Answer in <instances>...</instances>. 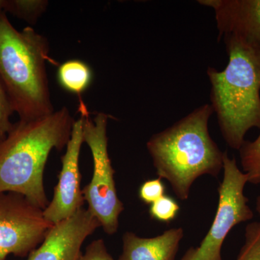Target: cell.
<instances>
[{"mask_svg": "<svg viewBox=\"0 0 260 260\" xmlns=\"http://www.w3.org/2000/svg\"><path fill=\"white\" fill-rule=\"evenodd\" d=\"M256 210L260 217V193L256 200Z\"/></svg>", "mask_w": 260, "mask_h": 260, "instance_id": "cell-20", "label": "cell"}, {"mask_svg": "<svg viewBox=\"0 0 260 260\" xmlns=\"http://www.w3.org/2000/svg\"><path fill=\"white\" fill-rule=\"evenodd\" d=\"M47 1L42 0H4L3 11L29 23H34L47 9Z\"/></svg>", "mask_w": 260, "mask_h": 260, "instance_id": "cell-14", "label": "cell"}, {"mask_svg": "<svg viewBox=\"0 0 260 260\" xmlns=\"http://www.w3.org/2000/svg\"><path fill=\"white\" fill-rule=\"evenodd\" d=\"M79 260H114L109 254L105 242L102 239H96L90 243L82 253Z\"/></svg>", "mask_w": 260, "mask_h": 260, "instance_id": "cell-19", "label": "cell"}, {"mask_svg": "<svg viewBox=\"0 0 260 260\" xmlns=\"http://www.w3.org/2000/svg\"><path fill=\"white\" fill-rule=\"evenodd\" d=\"M229 62L223 71L208 68L212 108L226 144L239 150L248 131L260 129V46L224 36Z\"/></svg>", "mask_w": 260, "mask_h": 260, "instance_id": "cell-3", "label": "cell"}, {"mask_svg": "<svg viewBox=\"0 0 260 260\" xmlns=\"http://www.w3.org/2000/svg\"><path fill=\"white\" fill-rule=\"evenodd\" d=\"M183 237L182 228H172L153 238L124 233L122 252L118 260H175Z\"/></svg>", "mask_w": 260, "mask_h": 260, "instance_id": "cell-11", "label": "cell"}, {"mask_svg": "<svg viewBox=\"0 0 260 260\" xmlns=\"http://www.w3.org/2000/svg\"><path fill=\"white\" fill-rule=\"evenodd\" d=\"M75 121L64 107L50 115L13 124L0 141V194L18 193L45 209L49 201L44 169L51 150L68 145Z\"/></svg>", "mask_w": 260, "mask_h": 260, "instance_id": "cell-1", "label": "cell"}, {"mask_svg": "<svg viewBox=\"0 0 260 260\" xmlns=\"http://www.w3.org/2000/svg\"><path fill=\"white\" fill-rule=\"evenodd\" d=\"M213 113L212 106L204 104L147 143L157 175L169 181L182 201L189 198L196 179L203 175L217 177L223 170L224 152L208 129Z\"/></svg>", "mask_w": 260, "mask_h": 260, "instance_id": "cell-2", "label": "cell"}, {"mask_svg": "<svg viewBox=\"0 0 260 260\" xmlns=\"http://www.w3.org/2000/svg\"><path fill=\"white\" fill-rule=\"evenodd\" d=\"M180 210L179 204L171 197L164 195L150 205L149 214L152 218L164 223L172 221Z\"/></svg>", "mask_w": 260, "mask_h": 260, "instance_id": "cell-16", "label": "cell"}, {"mask_svg": "<svg viewBox=\"0 0 260 260\" xmlns=\"http://www.w3.org/2000/svg\"><path fill=\"white\" fill-rule=\"evenodd\" d=\"M243 172L248 183L260 184V134L254 141L245 140L239 150Z\"/></svg>", "mask_w": 260, "mask_h": 260, "instance_id": "cell-13", "label": "cell"}, {"mask_svg": "<svg viewBox=\"0 0 260 260\" xmlns=\"http://www.w3.org/2000/svg\"><path fill=\"white\" fill-rule=\"evenodd\" d=\"M79 110L83 116V142L88 145L93 161L91 180L82 189L88 209L97 218L108 235H114L119 228V218L124 211L118 198L115 170L108 152L107 124L109 116L98 113L93 119L86 106L80 101Z\"/></svg>", "mask_w": 260, "mask_h": 260, "instance_id": "cell-5", "label": "cell"}, {"mask_svg": "<svg viewBox=\"0 0 260 260\" xmlns=\"http://www.w3.org/2000/svg\"><path fill=\"white\" fill-rule=\"evenodd\" d=\"M223 178L218 189V203L211 226L198 247H190L181 260H223L224 241L233 228L254 217L244 194L247 175L240 170L235 158L224 152Z\"/></svg>", "mask_w": 260, "mask_h": 260, "instance_id": "cell-6", "label": "cell"}, {"mask_svg": "<svg viewBox=\"0 0 260 260\" xmlns=\"http://www.w3.org/2000/svg\"><path fill=\"white\" fill-rule=\"evenodd\" d=\"M101 227L88 209L54 224L44 241L24 260H79L85 239Z\"/></svg>", "mask_w": 260, "mask_h": 260, "instance_id": "cell-9", "label": "cell"}, {"mask_svg": "<svg viewBox=\"0 0 260 260\" xmlns=\"http://www.w3.org/2000/svg\"><path fill=\"white\" fill-rule=\"evenodd\" d=\"M3 4H4V0H0V11L3 10Z\"/></svg>", "mask_w": 260, "mask_h": 260, "instance_id": "cell-21", "label": "cell"}, {"mask_svg": "<svg viewBox=\"0 0 260 260\" xmlns=\"http://www.w3.org/2000/svg\"><path fill=\"white\" fill-rule=\"evenodd\" d=\"M57 80L64 90L80 95L91 84L93 72L85 61L71 59L59 65L57 70Z\"/></svg>", "mask_w": 260, "mask_h": 260, "instance_id": "cell-12", "label": "cell"}, {"mask_svg": "<svg viewBox=\"0 0 260 260\" xmlns=\"http://www.w3.org/2000/svg\"><path fill=\"white\" fill-rule=\"evenodd\" d=\"M14 111L10 104L9 97L0 79V141L4 139L13 127V124L10 119Z\"/></svg>", "mask_w": 260, "mask_h": 260, "instance_id": "cell-17", "label": "cell"}, {"mask_svg": "<svg viewBox=\"0 0 260 260\" xmlns=\"http://www.w3.org/2000/svg\"><path fill=\"white\" fill-rule=\"evenodd\" d=\"M83 116L75 121L71 137L61 157V169L54 187L53 199L43 210L44 218L54 225L75 215L82 209L84 200L80 189L81 174L79 168L80 150L83 142Z\"/></svg>", "mask_w": 260, "mask_h": 260, "instance_id": "cell-8", "label": "cell"}, {"mask_svg": "<svg viewBox=\"0 0 260 260\" xmlns=\"http://www.w3.org/2000/svg\"><path fill=\"white\" fill-rule=\"evenodd\" d=\"M213 10L218 39L232 35L260 46V0H200Z\"/></svg>", "mask_w": 260, "mask_h": 260, "instance_id": "cell-10", "label": "cell"}, {"mask_svg": "<svg viewBox=\"0 0 260 260\" xmlns=\"http://www.w3.org/2000/svg\"><path fill=\"white\" fill-rule=\"evenodd\" d=\"M165 193V186L160 178L145 181L140 186V199L145 204L151 205L161 198Z\"/></svg>", "mask_w": 260, "mask_h": 260, "instance_id": "cell-18", "label": "cell"}, {"mask_svg": "<svg viewBox=\"0 0 260 260\" xmlns=\"http://www.w3.org/2000/svg\"><path fill=\"white\" fill-rule=\"evenodd\" d=\"M52 224L44 218L43 210L23 195L0 194V260L10 254L27 256L38 247Z\"/></svg>", "mask_w": 260, "mask_h": 260, "instance_id": "cell-7", "label": "cell"}, {"mask_svg": "<svg viewBox=\"0 0 260 260\" xmlns=\"http://www.w3.org/2000/svg\"><path fill=\"white\" fill-rule=\"evenodd\" d=\"M47 39L31 27L19 31L0 11V79L20 120L54 112L46 64L54 63Z\"/></svg>", "mask_w": 260, "mask_h": 260, "instance_id": "cell-4", "label": "cell"}, {"mask_svg": "<svg viewBox=\"0 0 260 260\" xmlns=\"http://www.w3.org/2000/svg\"><path fill=\"white\" fill-rule=\"evenodd\" d=\"M245 241L236 260H260V222L246 226Z\"/></svg>", "mask_w": 260, "mask_h": 260, "instance_id": "cell-15", "label": "cell"}]
</instances>
